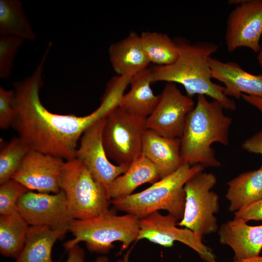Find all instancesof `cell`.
<instances>
[{
  "instance_id": "obj_14",
  "label": "cell",
  "mask_w": 262,
  "mask_h": 262,
  "mask_svg": "<svg viewBox=\"0 0 262 262\" xmlns=\"http://www.w3.org/2000/svg\"><path fill=\"white\" fill-rule=\"evenodd\" d=\"M65 161L31 149L11 179L29 190L56 194L60 191L59 180Z\"/></svg>"
},
{
  "instance_id": "obj_26",
  "label": "cell",
  "mask_w": 262,
  "mask_h": 262,
  "mask_svg": "<svg viewBox=\"0 0 262 262\" xmlns=\"http://www.w3.org/2000/svg\"><path fill=\"white\" fill-rule=\"evenodd\" d=\"M31 150L29 145L18 136L2 147L0 152V184L12 178Z\"/></svg>"
},
{
  "instance_id": "obj_17",
  "label": "cell",
  "mask_w": 262,
  "mask_h": 262,
  "mask_svg": "<svg viewBox=\"0 0 262 262\" xmlns=\"http://www.w3.org/2000/svg\"><path fill=\"white\" fill-rule=\"evenodd\" d=\"M180 144V138L164 137L146 129L143 136L141 154L156 167L162 179L183 164Z\"/></svg>"
},
{
  "instance_id": "obj_31",
  "label": "cell",
  "mask_w": 262,
  "mask_h": 262,
  "mask_svg": "<svg viewBox=\"0 0 262 262\" xmlns=\"http://www.w3.org/2000/svg\"><path fill=\"white\" fill-rule=\"evenodd\" d=\"M242 147L249 152L262 155V131L246 140ZM261 168H262V164Z\"/></svg>"
},
{
  "instance_id": "obj_16",
  "label": "cell",
  "mask_w": 262,
  "mask_h": 262,
  "mask_svg": "<svg viewBox=\"0 0 262 262\" xmlns=\"http://www.w3.org/2000/svg\"><path fill=\"white\" fill-rule=\"evenodd\" d=\"M219 241L234 252V261L258 256L262 249V225L252 226L237 217L223 223L218 230Z\"/></svg>"
},
{
  "instance_id": "obj_35",
  "label": "cell",
  "mask_w": 262,
  "mask_h": 262,
  "mask_svg": "<svg viewBox=\"0 0 262 262\" xmlns=\"http://www.w3.org/2000/svg\"><path fill=\"white\" fill-rule=\"evenodd\" d=\"M95 262H109V259L103 256L98 257Z\"/></svg>"
},
{
  "instance_id": "obj_27",
  "label": "cell",
  "mask_w": 262,
  "mask_h": 262,
  "mask_svg": "<svg viewBox=\"0 0 262 262\" xmlns=\"http://www.w3.org/2000/svg\"><path fill=\"white\" fill-rule=\"evenodd\" d=\"M0 184V214L5 215L16 211L18 199L29 190L12 179Z\"/></svg>"
},
{
  "instance_id": "obj_30",
  "label": "cell",
  "mask_w": 262,
  "mask_h": 262,
  "mask_svg": "<svg viewBox=\"0 0 262 262\" xmlns=\"http://www.w3.org/2000/svg\"><path fill=\"white\" fill-rule=\"evenodd\" d=\"M233 214L234 217L241 218L246 222L251 220L262 221V198Z\"/></svg>"
},
{
  "instance_id": "obj_19",
  "label": "cell",
  "mask_w": 262,
  "mask_h": 262,
  "mask_svg": "<svg viewBox=\"0 0 262 262\" xmlns=\"http://www.w3.org/2000/svg\"><path fill=\"white\" fill-rule=\"evenodd\" d=\"M151 69L146 68L133 76L130 82L131 89L124 94L120 107L127 112L138 116L147 117L154 110L160 95L154 94L150 85Z\"/></svg>"
},
{
  "instance_id": "obj_9",
  "label": "cell",
  "mask_w": 262,
  "mask_h": 262,
  "mask_svg": "<svg viewBox=\"0 0 262 262\" xmlns=\"http://www.w3.org/2000/svg\"><path fill=\"white\" fill-rule=\"evenodd\" d=\"M16 211L30 226H46L66 233L73 220L62 190L52 194L29 190L18 199Z\"/></svg>"
},
{
  "instance_id": "obj_10",
  "label": "cell",
  "mask_w": 262,
  "mask_h": 262,
  "mask_svg": "<svg viewBox=\"0 0 262 262\" xmlns=\"http://www.w3.org/2000/svg\"><path fill=\"white\" fill-rule=\"evenodd\" d=\"M160 95L157 106L146 118V129L164 137L180 138L195 102L174 83L167 82Z\"/></svg>"
},
{
  "instance_id": "obj_21",
  "label": "cell",
  "mask_w": 262,
  "mask_h": 262,
  "mask_svg": "<svg viewBox=\"0 0 262 262\" xmlns=\"http://www.w3.org/2000/svg\"><path fill=\"white\" fill-rule=\"evenodd\" d=\"M66 233L46 226H30L24 246L15 262H60L52 260V249Z\"/></svg>"
},
{
  "instance_id": "obj_34",
  "label": "cell",
  "mask_w": 262,
  "mask_h": 262,
  "mask_svg": "<svg viewBox=\"0 0 262 262\" xmlns=\"http://www.w3.org/2000/svg\"><path fill=\"white\" fill-rule=\"evenodd\" d=\"M234 262H262V256H258L241 259Z\"/></svg>"
},
{
  "instance_id": "obj_13",
  "label": "cell",
  "mask_w": 262,
  "mask_h": 262,
  "mask_svg": "<svg viewBox=\"0 0 262 262\" xmlns=\"http://www.w3.org/2000/svg\"><path fill=\"white\" fill-rule=\"evenodd\" d=\"M105 118L84 132L80 140L75 158L86 167L96 180L104 186L108 192L112 182L126 172L129 166L115 165L107 156L102 142Z\"/></svg>"
},
{
  "instance_id": "obj_24",
  "label": "cell",
  "mask_w": 262,
  "mask_h": 262,
  "mask_svg": "<svg viewBox=\"0 0 262 262\" xmlns=\"http://www.w3.org/2000/svg\"><path fill=\"white\" fill-rule=\"evenodd\" d=\"M0 36L11 35L34 40L36 36L18 0H0Z\"/></svg>"
},
{
  "instance_id": "obj_28",
  "label": "cell",
  "mask_w": 262,
  "mask_h": 262,
  "mask_svg": "<svg viewBox=\"0 0 262 262\" xmlns=\"http://www.w3.org/2000/svg\"><path fill=\"white\" fill-rule=\"evenodd\" d=\"M23 40L18 37L7 35L0 38V77L8 78L11 74L13 62Z\"/></svg>"
},
{
  "instance_id": "obj_33",
  "label": "cell",
  "mask_w": 262,
  "mask_h": 262,
  "mask_svg": "<svg viewBox=\"0 0 262 262\" xmlns=\"http://www.w3.org/2000/svg\"><path fill=\"white\" fill-rule=\"evenodd\" d=\"M241 98L249 104L257 108L262 113V98L244 94H241Z\"/></svg>"
},
{
  "instance_id": "obj_5",
  "label": "cell",
  "mask_w": 262,
  "mask_h": 262,
  "mask_svg": "<svg viewBox=\"0 0 262 262\" xmlns=\"http://www.w3.org/2000/svg\"><path fill=\"white\" fill-rule=\"evenodd\" d=\"M139 227L140 219L135 216L117 215L112 210L90 219H74L69 229L74 238L66 242L64 246L66 250L84 242L90 252L105 254L114 247V242L118 241L124 250L137 241Z\"/></svg>"
},
{
  "instance_id": "obj_7",
  "label": "cell",
  "mask_w": 262,
  "mask_h": 262,
  "mask_svg": "<svg viewBox=\"0 0 262 262\" xmlns=\"http://www.w3.org/2000/svg\"><path fill=\"white\" fill-rule=\"evenodd\" d=\"M217 178L212 173L201 171L185 183V204L182 219L177 225L192 230L201 240L219 229L215 214L219 210V196L212 191Z\"/></svg>"
},
{
  "instance_id": "obj_23",
  "label": "cell",
  "mask_w": 262,
  "mask_h": 262,
  "mask_svg": "<svg viewBox=\"0 0 262 262\" xmlns=\"http://www.w3.org/2000/svg\"><path fill=\"white\" fill-rule=\"evenodd\" d=\"M30 225L17 211L0 216V252L16 258L25 243Z\"/></svg>"
},
{
  "instance_id": "obj_32",
  "label": "cell",
  "mask_w": 262,
  "mask_h": 262,
  "mask_svg": "<svg viewBox=\"0 0 262 262\" xmlns=\"http://www.w3.org/2000/svg\"><path fill=\"white\" fill-rule=\"evenodd\" d=\"M67 257L66 262H84V252L78 244L73 246L66 250Z\"/></svg>"
},
{
  "instance_id": "obj_25",
  "label": "cell",
  "mask_w": 262,
  "mask_h": 262,
  "mask_svg": "<svg viewBox=\"0 0 262 262\" xmlns=\"http://www.w3.org/2000/svg\"><path fill=\"white\" fill-rule=\"evenodd\" d=\"M140 37L150 63L158 66H164L171 65L177 60L179 54L178 46L175 41L167 34L144 32Z\"/></svg>"
},
{
  "instance_id": "obj_2",
  "label": "cell",
  "mask_w": 262,
  "mask_h": 262,
  "mask_svg": "<svg viewBox=\"0 0 262 262\" xmlns=\"http://www.w3.org/2000/svg\"><path fill=\"white\" fill-rule=\"evenodd\" d=\"M175 41L179 51L177 60L171 65L151 69L152 83L162 81L179 83L191 98L195 95L207 96L219 101L225 109L235 110V102L225 95L224 86L212 81L209 59L217 51L218 45L205 41L192 43L182 38Z\"/></svg>"
},
{
  "instance_id": "obj_18",
  "label": "cell",
  "mask_w": 262,
  "mask_h": 262,
  "mask_svg": "<svg viewBox=\"0 0 262 262\" xmlns=\"http://www.w3.org/2000/svg\"><path fill=\"white\" fill-rule=\"evenodd\" d=\"M109 54L113 69L121 76L133 77L147 68L150 63L140 35L134 32L112 44L109 49Z\"/></svg>"
},
{
  "instance_id": "obj_36",
  "label": "cell",
  "mask_w": 262,
  "mask_h": 262,
  "mask_svg": "<svg viewBox=\"0 0 262 262\" xmlns=\"http://www.w3.org/2000/svg\"><path fill=\"white\" fill-rule=\"evenodd\" d=\"M258 61L260 66L262 68V47H261V49L259 52V54L258 56Z\"/></svg>"
},
{
  "instance_id": "obj_20",
  "label": "cell",
  "mask_w": 262,
  "mask_h": 262,
  "mask_svg": "<svg viewBox=\"0 0 262 262\" xmlns=\"http://www.w3.org/2000/svg\"><path fill=\"white\" fill-rule=\"evenodd\" d=\"M161 179L158 169L147 158L141 154L128 169L111 184L108 194L110 200L132 194L139 186L154 183Z\"/></svg>"
},
{
  "instance_id": "obj_22",
  "label": "cell",
  "mask_w": 262,
  "mask_h": 262,
  "mask_svg": "<svg viewBox=\"0 0 262 262\" xmlns=\"http://www.w3.org/2000/svg\"><path fill=\"white\" fill-rule=\"evenodd\" d=\"M227 184L229 210L234 213L262 198V168L243 173Z\"/></svg>"
},
{
  "instance_id": "obj_11",
  "label": "cell",
  "mask_w": 262,
  "mask_h": 262,
  "mask_svg": "<svg viewBox=\"0 0 262 262\" xmlns=\"http://www.w3.org/2000/svg\"><path fill=\"white\" fill-rule=\"evenodd\" d=\"M178 221L170 214L163 215L154 212L140 219L137 241L146 239L164 247H171L178 241L195 251L205 262H217L212 250L190 229L177 227Z\"/></svg>"
},
{
  "instance_id": "obj_4",
  "label": "cell",
  "mask_w": 262,
  "mask_h": 262,
  "mask_svg": "<svg viewBox=\"0 0 262 262\" xmlns=\"http://www.w3.org/2000/svg\"><path fill=\"white\" fill-rule=\"evenodd\" d=\"M204 168L200 164H183L175 172L144 190L111 199L110 203L115 210L131 214L139 219L163 210L179 221L183 217L185 207L184 185L192 176Z\"/></svg>"
},
{
  "instance_id": "obj_1",
  "label": "cell",
  "mask_w": 262,
  "mask_h": 262,
  "mask_svg": "<svg viewBox=\"0 0 262 262\" xmlns=\"http://www.w3.org/2000/svg\"><path fill=\"white\" fill-rule=\"evenodd\" d=\"M47 56L43 55L32 76L14 83L16 115L12 127L31 149L69 161L75 159L84 132L105 119L111 111L103 104L83 116L54 114L47 110L39 97Z\"/></svg>"
},
{
  "instance_id": "obj_15",
  "label": "cell",
  "mask_w": 262,
  "mask_h": 262,
  "mask_svg": "<svg viewBox=\"0 0 262 262\" xmlns=\"http://www.w3.org/2000/svg\"><path fill=\"white\" fill-rule=\"evenodd\" d=\"M209 62L212 79L224 84L226 96L239 99L244 94L262 98V74L249 73L233 62H223L212 57Z\"/></svg>"
},
{
  "instance_id": "obj_8",
  "label": "cell",
  "mask_w": 262,
  "mask_h": 262,
  "mask_svg": "<svg viewBox=\"0 0 262 262\" xmlns=\"http://www.w3.org/2000/svg\"><path fill=\"white\" fill-rule=\"evenodd\" d=\"M146 119L119 106L107 115L102 142L109 159L117 165L130 166L141 154Z\"/></svg>"
},
{
  "instance_id": "obj_29",
  "label": "cell",
  "mask_w": 262,
  "mask_h": 262,
  "mask_svg": "<svg viewBox=\"0 0 262 262\" xmlns=\"http://www.w3.org/2000/svg\"><path fill=\"white\" fill-rule=\"evenodd\" d=\"M16 115L14 91L0 87V128L12 126Z\"/></svg>"
},
{
  "instance_id": "obj_12",
  "label": "cell",
  "mask_w": 262,
  "mask_h": 262,
  "mask_svg": "<svg viewBox=\"0 0 262 262\" xmlns=\"http://www.w3.org/2000/svg\"><path fill=\"white\" fill-rule=\"evenodd\" d=\"M225 42L233 52L246 47L254 52L261 49L262 0H243L229 13L226 22Z\"/></svg>"
},
{
  "instance_id": "obj_3",
  "label": "cell",
  "mask_w": 262,
  "mask_h": 262,
  "mask_svg": "<svg viewBox=\"0 0 262 262\" xmlns=\"http://www.w3.org/2000/svg\"><path fill=\"white\" fill-rule=\"evenodd\" d=\"M219 101H209L206 96H197V102L188 115L180 138L183 164H200L203 167H217L221 163L215 157L212 145L229 143V130L232 118L223 112Z\"/></svg>"
},
{
  "instance_id": "obj_6",
  "label": "cell",
  "mask_w": 262,
  "mask_h": 262,
  "mask_svg": "<svg viewBox=\"0 0 262 262\" xmlns=\"http://www.w3.org/2000/svg\"><path fill=\"white\" fill-rule=\"evenodd\" d=\"M73 220L92 218L108 212L107 190L78 160L65 161L59 180Z\"/></svg>"
}]
</instances>
